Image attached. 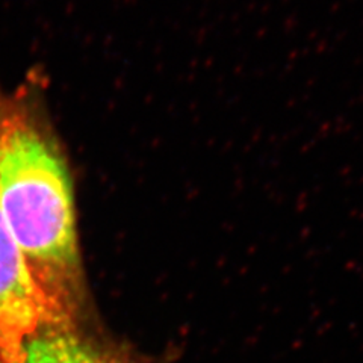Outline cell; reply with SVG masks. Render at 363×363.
<instances>
[{"label":"cell","mask_w":363,"mask_h":363,"mask_svg":"<svg viewBox=\"0 0 363 363\" xmlns=\"http://www.w3.org/2000/svg\"><path fill=\"white\" fill-rule=\"evenodd\" d=\"M82 323L45 324L29 337L16 363H126L82 330Z\"/></svg>","instance_id":"cell-3"},{"label":"cell","mask_w":363,"mask_h":363,"mask_svg":"<svg viewBox=\"0 0 363 363\" xmlns=\"http://www.w3.org/2000/svg\"><path fill=\"white\" fill-rule=\"evenodd\" d=\"M64 323L37 289L0 211V363H16L41 327Z\"/></svg>","instance_id":"cell-2"},{"label":"cell","mask_w":363,"mask_h":363,"mask_svg":"<svg viewBox=\"0 0 363 363\" xmlns=\"http://www.w3.org/2000/svg\"><path fill=\"white\" fill-rule=\"evenodd\" d=\"M0 211L29 274L64 323H82L85 274L68 153L37 74L0 84Z\"/></svg>","instance_id":"cell-1"}]
</instances>
